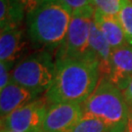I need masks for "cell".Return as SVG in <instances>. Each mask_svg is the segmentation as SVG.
I'll return each instance as SVG.
<instances>
[{"instance_id": "obj_1", "label": "cell", "mask_w": 132, "mask_h": 132, "mask_svg": "<svg viewBox=\"0 0 132 132\" xmlns=\"http://www.w3.org/2000/svg\"><path fill=\"white\" fill-rule=\"evenodd\" d=\"M56 73L45 93L48 105L83 104L94 92L101 78L99 63L94 57L55 60Z\"/></svg>"}, {"instance_id": "obj_2", "label": "cell", "mask_w": 132, "mask_h": 132, "mask_svg": "<svg viewBox=\"0 0 132 132\" xmlns=\"http://www.w3.org/2000/svg\"><path fill=\"white\" fill-rule=\"evenodd\" d=\"M71 16V11L59 0H45L27 15L29 40L40 50H58L65 41Z\"/></svg>"}, {"instance_id": "obj_3", "label": "cell", "mask_w": 132, "mask_h": 132, "mask_svg": "<svg viewBox=\"0 0 132 132\" xmlns=\"http://www.w3.org/2000/svg\"><path fill=\"white\" fill-rule=\"evenodd\" d=\"M83 113L100 119L109 132H124L129 107L121 90L106 76H101L94 92L82 104Z\"/></svg>"}, {"instance_id": "obj_4", "label": "cell", "mask_w": 132, "mask_h": 132, "mask_svg": "<svg viewBox=\"0 0 132 132\" xmlns=\"http://www.w3.org/2000/svg\"><path fill=\"white\" fill-rule=\"evenodd\" d=\"M56 73V62L47 50H39L24 58L13 68L11 81L32 91L36 95L47 92Z\"/></svg>"}, {"instance_id": "obj_5", "label": "cell", "mask_w": 132, "mask_h": 132, "mask_svg": "<svg viewBox=\"0 0 132 132\" xmlns=\"http://www.w3.org/2000/svg\"><path fill=\"white\" fill-rule=\"evenodd\" d=\"M94 11L93 6H88L72 13L65 41L57 50L55 60L85 57L95 58L89 48L90 31Z\"/></svg>"}, {"instance_id": "obj_6", "label": "cell", "mask_w": 132, "mask_h": 132, "mask_svg": "<svg viewBox=\"0 0 132 132\" xmlns=\"http://www.w3.org/2000/svg\"><path fill=\"white\" fill-rule=\"evenodd\" d=\"M45 98H37L1 118V128L18 132H41L48 110Z\"/></svg>"}, {"instance_id": "obj_7", "label": "cell", "mask_w": 132, "mask_h": 132, "mask_svg": "<svg viewBox=\"0 0 132 132\" xmlns=\"http://www.w3.org/2000/svg\"><path fill=\"white\" fill-rule=\"evenodd\" d=\"M83 117L82 104L49 105L41 132H71Z\"/></svg>"}, {"instance_id": "obj_8", "label": "cell", "mask_w": 132, "mask_h": 132, "mask_svg": "<svg viewBox=\"0 0 132 132\" xmlns=\"http://www.w3.org/2000/svg\"><path fill=\"white\" fill-rule=\"evenodd\" d=\"M28 42L22 27L3 28L0 31V62L17 65L23 60Z\"/></svg>"}, {"instance_id": "obj_9", "label": "cell", "mask_w": 132, "mask_h": 132, "mask_svg": "<svg viewBox=\"0 0 132 132\" xmlns=\"http://www.w3.org/2000/svg\"><path fill=\"white\" fill-rule=\"evenodd\" d=\"M120 90H122L132 78V46L125 44L112 49L110 70L106 76Z\"/></svg>"}, {"instance_id": "obj_10", "label": "cell", "mask_w": 132, "mask_h": 132, "mask_svg": "<svg viewBox=\"0 0 132 132\" xmlns=\"http://www.w3.org/2000/svg\"><path fill=\"white\" fill-rule=\"evenodd\" d=\"M38 95L21 85L10 81L4 89L0 90V114L1 118L13 113L17 109L37 99Z\"/></svg>"}, {"instance_id": "obj_11", "label": "cell", "mask_w": 132, "mask_h": 132, "mask_svg": "<svg viewBox=\"0 0 132 132\" xmlns=\"http://www.w3.org/2000/svg\"><path fill=\"white\" fill-rule=\"evenodd\" d=\"M93 21L101 32L103 33L112 49H116L127 44L118 16L104 14L99 10L95 9Z\"/></svg>"}, {"instance_id": "obj_12", "label": "cell", "mask_w": 132, "mask_h": 132, "mask_svg": "<svg viewBox=\"0 0 132 132\" xmlns=\"http://www.w3.org/2000/svg\"><path fill=\"white\" fill-rule=\"evenodd\" d=\"M89 48L99 63L101 76H107L110 70V59H111L112 48L108 41L106 40L103 33L101 32V30L96 26L94 21L91 24Z\"/></svg>"}, {"instance_id": "obj_13", "label": "cell", "mask_w": 132, "mask_h": 132, "mask_svg": "<svg viewBox=\"0 0 132 132\" xmlns=\"http://www.w3.org/2000/svg\"><path fill=\"white\" fill-rule=\"evenodd\" d=\"M26 10L21 0H0L1 29L21 27Z\"/></svg>"}, {"instance_id": "obj_14", "label": "cell", "mask_w": 132, "mask_h": 132, "mask_svg": "<svg viewBox=\"0 0 132 132\" xmlns=\"http://www.w3.org/2000/svg\"><path fill=\"white\" fill-rule=\"evenodd\" d=\"M121 24L127 44L132 46V2L131 0H122L121 9L118 15Z\"/></svg>"}, {"instance_id": "obj_15", "label": "cell", "mask_w": 132, "mask_h": 132, "mask_svg": "<svg viewBox=\"0 0 132 132\" xmlns=\"http://www.w3.org/2000/svg\"><path fill=\"white\" fill-rule=\"evenodd\" d=\"M71 132H109V130L100 119L83 113V117Z\"/></svg>"}, {"instance_id": "obj_16", "label": "cell", "mask_w": 132, "mask_h": 132, "mask_svg": "<svg viewBox=\"0 0 132 132\" xmlns=\"http://www.w3.org/2000/svg\"><path fill=\"white\" fill-rule=\"evenodd\" d=\"M92 5L104 14L118 16L121 9L122 0H92Z\"/></svg>"}, {"instance_id": "obj_17", "label": "cell", "mask_w": 132, "mask_h": 132, "mask_svg": "<svg viewBox=\"0 0 132 132\" xmlns=\"http://www.w3.org/2000/svg\"><path fill=\"white\" fill-rule=\"evenodd\" d=\"M15 65L0 62V90L4 89L11 81V71Z\"/></svg>"}, {"instance_id": "obj_18", "label": "cell", "mask_w": 132, "mask_h": 132, "mask_svg": "<svg viewBox=\"0 0 132 132\" xmlns=\"http://www.w3.org/2000/svg\"><path fill=\"white\" fill-rule=\"evenodd\" d=\"M59 1L65 5L70 11H71V13L88 6H93L92 0H59Z\"/></svg>"}, {"instance_id": "obj_19", "label": "cell", "mask_w": 132, "mask_h": 132, "mask_svg": "<svg viewBox=\"0 0 132 132\" xmlns=\"http://www.w3.org/2000/svg\"><path fill=\"white\" fill-rule=\"evenodd\" d=\"M45 0H21V2L23 3L26 10L27 15L29 14L30 12H32L33 10H35L39 5H41Z\"/></svg>"}, {"instance_id": "obj_20", "label": "cell", "mask_w": 132, "mask_h": 132, "mask_svg": "<svg viewBox=\"0 0 132 132\" xmlns=\"http://www.w3.org/2000/svg\"><path fill=\"white\" fill-rule=\"evenodd\" d=\"M121 92H122L123 97L126 101L129 109H132V78L128 81V83L121 90Z\"/></svg>"}, {"instance_id": "obj_21", "label": "cell", "mask_w": 132, "mask_h": 132, "mask_svg": "<svg viewBox=\"0 0 132 132\" xmlns=\"http://www.w3.org/2000/svg\"><path fill=\"white\" fill-rule=\"evenodd\" d=\"M124 132H132V109H129V116H128V121Z\"/></svg>"}, {"instance_id": "obj_22", "label": "cell", "mask_w": 132, "mask_h": 132, "mask_svg": "<svg viewBox=\"0 0 132 132\" xmlns=\"http://www.w3.org/2000/svg\"><path fill=\"white\" fill-rule=\"evenodd\" d=\"M1 132H18V131H14V130H9V129H4V128H1Z\"/></svg>"}, {"instance_id": "obj_23", "label": "cell", "mask_w": 132, "mask_h": 132, "mask_svg": "<svg viewBox=\"0 0 132 132\" xmlns=\"http://www.w3.org/2000/svg\"><path fill=\"white\" fill-rule=\"evenodd\" d=\"M131 2H132V0H131Z\"/></svg>"}]
</instances>
